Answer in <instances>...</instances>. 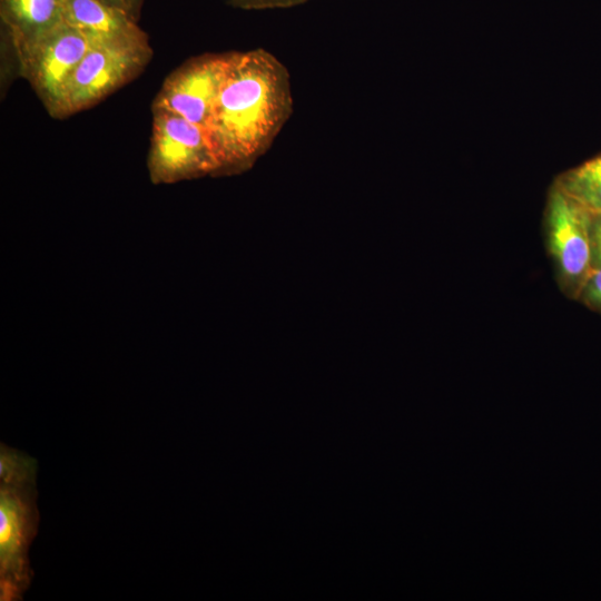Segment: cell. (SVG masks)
Wrapping results in <instances>:
<instances>
[{"mask_svg": "<svg viewBox=\"0 0 601 601\" xmlns=\"http://www.w3.org/2000/svg\"><path fill=\"white\" fill-rule=\"evenodd\" d=\"M150 58V46L91 42L68 83L63 118L97 105L135 79Z\"/></svg>", "mask_w": 601, "mask_h": 601, "instance_id": "obj_4", "label": "cell"}, {"mask_svg": "<svg viewBox=\"0 0 601 601\" xmlns=\"http://www.w3.org/2000/svg\"><path fill=\"white\" fill-rule=\"evenodd\" d=\"M147 167L154 184H173L216 174L206 130L176 114L152 108Z\"/></svg>", "mask_w": 601, "mask_h": 601, "instance_id": "obj_2", "label": "cell"}, {"mask_svg": "<svg viewBox=\"0 0 601 601\" xmlns=\"http://www.w3.org/2000/svg\"><path fill=\"white\" fill-rule=\"evenodd\" d=\"M293 111L290 76L264 49L231 51L205 130L216 174L247 169L274 142Z\"/></svg>", "mask_w": 601, "mask_h": 601, "instance_id": "obj_1", "label": "cell"}, {"mask_svg": "<svg viewBox=\"0 0 601 601\" xmlns=\"http://www.w3.org/2000/svg\"><path fill=\"white\" fill-rule=\"evenodd\" d=\"M38 462L35 457L1 443L0 484L27 486L36 485Z\"/></svg>", "mask_w": 601, "mask_h": 601, "instance_id": "obj_11", "label": "cell"}, {"mask_svg": "<svg viewBox=\"0 0 601 601\" xmlns=\"http://www.w3.org/2000/svg\"><path fill=\"white\" fill-rule=\"evenodd\" d=\"M90 45L82 31L63 21L18 59L21 76L52 117L63 118L68 83Z\"/></svg>", "mask_w": 601, "mask_h": 601, "instance_id": "obj_3", "label": "cell"}, {"mask_svg": "<svg viewBox=\"0 0 601 601\" xmlns=\"http://www.w3.org/2000/svg\"><path fill=\"white\" fill-rule=\"evenodd\" d=\"M229 52L187 60L164 81L152 108L176 114L205 129L227 69Z\"/></svg>", "mask_w": 601, "mask_h": 601, "instance_id": "obj_6", "label": "cell"}, {"mask_svg": "<svg viewBox=\"0 0 601 601\" xmlns=\"http://www.w3.org/2000/svg\"><path fill=\"white\" fill-rule=\"evenodd\" d=\"M36 499V485L0 484V582L23 593L32 580L28 551L40 519Z\"/></svg>", "mask_w": 601, "mask_h": 601, "instance_id": "obj_7", "label": "cell"}, {"mask_svg": "<svg viewBox=\"0 0 601 601\" xmlns=\"http://www.w3.org/2000/svg\"><path fill=\"white\" fill-rule=\"evenodd\" d=\"M107 4L116 7L138 20L144 0H100Z\"/></svg>", "mask_w": 601, "mask_h": 601, "instance_id": "obj_15", "label": "cell"}, {"mask_svg": "<svg viewBox=\"0 0 601 601\" xmlns=\"http://www.w3.org/2000/svg\"><path fill=\"white\" fill-rule=\"evenodd\" d=\"M65 21L82 31L91 42L149 46L137 20L100 0H65Z\"/></svg>", "mask_w": 601, "mask_h": 601, "instance_id": "obj_8", "label": "cell"}, {"mask_svg": "<svg viewBox=\"0 0 601 601\" xmlns=\"http://www.w3.org/2000/svg\"><path fill=\"white\" fill-rule=\"evenodd\" d=\"M591 214L554 186L545 210V238L559 282L579 295L591 272Z\"/></svg>", "mask_w": 601, "mask_h": 601, "instance_id": "obj_5", "label": "cell"}, {"mask_svg": "<svg viewBox=\"0 0 601 601\" xmlns=\"http://www.w3.org/2000/svg\"><path fill=\"white\" fill-rule=\"evenodd\" d=\"M2 31L16 59L65 21V0H0Z\"/></svg>", "mask_w": 601, "mask_h": 601, "instance_id": "obj_9", "label": "cell"}, {"mask_svg": "<svg viewBox=\"0 0 601 601\" xmlns=\"http://www.w3.org/2000/svg\"><path fill=\"white\" fill-rule=\"evenodd\" d=\"M578 296L585 304L601 309V267L591 269Z\"/></svg>", "mask_w": 601, "mask_h": 601, "instance_id": "obj_12", "label": "cell"}, {"mask_svg": "<svg viewBox=\"0 0 601 601\" xmlns=\"http://www.w3.org/2000/svg\"><path fill=\"white\" fill-rule=\"evenodd\" d=\"M555 186L590 214H601V156L562 175Z\"/></svg>", "mask_w": 601, "mask_h": 601, "instance_id": "obj_10", "label": "cell"}, {"mask_svg": "<svg viewBox=\"0 0 601 601\" xmlns=\"http://www.w3.org/2000/svg\"><path fill=\"white\" fill-rule=\"evenodd\" d=\"M229 4L246 10L283 9L303 4L311 0H226Z\"/></svg>", "mask_w": 601, "mask_h": 601, "instance_id": "obj_13", "label": "cell"}, {"mask_svg": "<svg viewBox=\"0 0 601 601\" xmlns=\"http://www.w3.org/2000/svg\"><path fill=\"white\" fill-rule=\"evenodd\" d=\"M590 243H591V267L592 268L601 267V214H591Z\"/></svg>", "mask_w": 601, "mask_h": 601, "instance_id": "obj_14", "label": "cell"}]
</instances>
